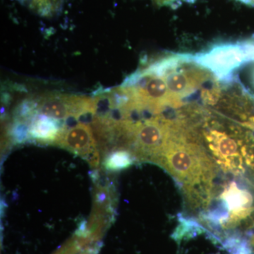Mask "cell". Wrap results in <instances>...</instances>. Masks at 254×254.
Instances as JSON below:
<instances>
[{
    "instance_id": "cell-1",
    "label": "cell",
    "mask_w": 254,
    "mask_h": 254,
    "mask_svg": "<svg viewBox=\"0 0 254 254\" xmlns=\"http://www.w3.org/2000/svg\"><path fill=\"white\" fill-rule=\"evenodd\" d=\"M154 163L177 182L187 207L195 206L206 198L220 173L196 133L180 118L170 121Z\"/></svg>"
},
{
    "instance_id": "cell-2",
    "label": "cell",
    "mask_w": 254,
    "mask_h": 254,
    "mask_svg": "<svg viewBox=\"0 0 254 254\" xmlns=\"http://www.w3.org/2000/svg\"><path fill=\"white\" fill-rule=\"evenodd\" d=\"M192 61L214 76L230 82L232 73L246 64L254 63V38L214 45L209 49L191 56Z\"/></svg>"
},
{
    "instance_id": "cell-3",
    "label": "cell",
    "mask_w": 254,
    "mask_h": 254,
    "mask_svg": "<svg viewBox=\"0 0 254 254\" xmlns=\"http://www.w3.org/2000/svg\"><path fill=\"white\" fill-rule=\"evenodd\" d=\"M55 142L75 154L86 159L93 166H97L99 163V153L89 125L78 123L68 128H62Z\"/></svg>"
},
{
    "instance_id": "cell-4",
    "label": "cell",
    "mask_w": 254,
    "mask_h": 254,
    "mask_svg": "<svg viewBox=\"0 0 254 254\" xmlns=\"http://www.w3.org/2000/svg\"><path fill=\"white\" fill-rule=\"evenodd\" d=\"M61 129L58 120L40 114L32 118L28 136L38 141H55Z\"/></svg>"
},
{
    "instance_id": "cell-5",
    "label": "cell",
    "mask_w": 254,
    "mask_h": 254,
    "mask_svg": "<svg viewBox=\"0 0 254 254\" xmlns=\"http://www.w3.org/2000/svg\"><path fill=\"white\" fill-rule=\"evenodd\" d=\"M37 14L43 16H54L61 10L64 0H18Z\"/></svg>"
},
{
    "instance_id": "cell-6",
    "label": "cell",
    "mask_w": 254,
    "mask_h": 254,
    "mask_svg": "<svg viewBox=\"0 0 254 254\" xmlns=\"http://www.w3.org/2000/svg\"><path fill=\"white\" fill-rule=\"evenodd\" d=\"M133 155L127 150H118L110 153L105 160V167L111 170H120L128 168L133 163Z\"/></svg>"
},
{
    "instance_id": "cell-7",
    "label": "cell",
    "mask_w": 254,
    "mask_h": 254,
    "mask_svg": "<svg viewBox=\"0 0 254 254\" xmlns=\"http://www.w3.org/2000/svg\"><path fill=\"white\" fill-rule=\"evenodd\" d=\"M241 125L247 128L254 130V116L247 118V120H245Z\"/></svg>"
},
{
    "instance_id": "cell-8",
    "label": "cell",
    "mask_w": 254,
    "mask_h": 254,
    "mask_svg": "<svg viewBox=\"0 0 254 254\" xmlns=\"http://www.w3.org/2000/svg\"><path fill=\"white\" fill-rule=\"evenodd\" d=\"M153 1L158 5H166L173 4V1L177 0H153Z\"/></svg>"
},
{
    "instance_id": "cell-9",
    "label": "cell",
    "mask_w": 254,
    "mask_h": 254,
    "mask_svg": "<svg viewBox=\"0 0 254 254\" xmlns=\"http://www.w3.org/2000/svg\"><path fill=\"white\" fill-rule=\"evenodd\" d=\"M242 2L245 3L246 4L251 5L254 6V0H242Z\"/></svg>"
},
{
    "instance_id": "cell-10",
    "label": "cell",
    "mask_w": 254,
    "mask_h": 254,
    "mask_svg": "<svg viewBox=\"0 0 254 254\" xmlns=\"http://www.w3.org/2000/svg\"><path fill=\"white\" fill-rule=\"evenodd\" d=\"M252 83H253V85L254 86V68L253 69V71H252Z\"/></svg>"
}]
</instances>
